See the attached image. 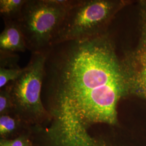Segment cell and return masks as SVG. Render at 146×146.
Here are the masks:
<instances>
[{
	"label": "cell",
	"instance_id": "1",
	"mask_svg": "<svg viewBox=\"0 0 146 146\" xmlns=\"http://www.w3.org/2000/svg\"><path fill=\"white\" fill-rule=\"evenodd\" d=\"M45 54L42 100L51 139L58 146H98L89 128L117 124V104L129 94L114 43L106 33L54 44Z\"/></svg>",
	"mask_w": 146,
	"mask_h": 146
},
{
	"label": "cell",
	"instance_id": "2",
	"mask_svg": "<svg viewBox=\"0 0 146 146\" xmlns=\"http://www.w3.org/2000/svg\"><path fill=\"white\" fill-rule=\"evenodd\" d=\"M74 0H27L17 20L31 52L52 46L66 12Z\"/></svg>",
	"mask_w": 146,
	"mask_h": 146
},
{
	"label": "cell",
	"instance_id": "3",
	"mask_svg": "<svg viewBox=\"0 0 146 146\" xmlns=\"http://www.w3.org/2000/svg\"><path fill=\"white\" fill-rule=\"evenodd\" d=\"M123 4L121 1L74 0L67 11L52 46L106 33L108 25Z\"/></svg>",
	"mask_w": 146,
	"mask_h": 146
},
{
	"label": "cell",
	"instance_id": "4",
	"mask_svg": "<svg viewBox=\"0 0 146 146\" xmlns=\"http://www.w3.org/2000/svg\"><path fill=\"white\" fill-rule=\"evenodd\" d=\"M45 60V52H31L25 72L8 84L14 114L25 123H40L52 119L42 100Z\"/></svg>",
	"mask_w": 146,
	"mask_h": 146
},
{
	"label": "cell",
	"instance_id": "5",
	"mask_svg": "<svg viewBox=\"0 0 146 146\" xmlns=\"http://www.w3.org/2000/svg\"><path fill=\"white\" fill-rule=\"evenodd\" d=\"M140 37L133 50L125 52L121 58L125 74L129 94L146 101V1L139 10Z\"/></svg>",
	"mask_w": 146,
	"mask_h": 146
},
{
	"label": "cell",
	"instance_id": "6",
	"mask_svg": "<svg viewBox=\"0 0 146 146\" xmlns=\"http://www.w3.org/2000/svg\"><path fill=\"white\" fill-rule=\"evenodd\" d=\"M5 28L0 34V50L25 52L26 42L17 21H3Z\"/></svg>",
	"mask_w": 146,
	"mask_h": 146
},
{
	"label": "cell",
	"instance_id": "7",
	"mask_svg": "<svg viewBox=\"0 0 146 146\" xmlns=\"http://www.w3.org/2000/svg\"><path fill=\"white\" fill-rule=\"evenodd\" d=\"M27 0H0V14L3 21H17Z\"/></svg>",
	"mask_w": 146,
	"mask_h": 146
},
{
	"label": "cell",
	"instance_id": "8",
	"mask_svg": "<svg viewBox=\"0 0 146 146\" xmlns=\"http://www.w3.org/2000/svg\"><path fill=\"white\" fill-rule=\"evenodd\" d=\"M22 123H25L15 114L0 115V134L3 137L15 131Z\"/></svg>",
	"mask_w": 146,
	"mask_h": 146
},
{
	"label": "cell",
	"instance_id": "9",
	"mask_svg": "<svg viewBox=\"0 0 146 146\" xmlns=\"http://www.w3.org/2000/svg\"><path fill=\"white\" fill-rule=\"evenodd\" d=\"M14 113V105L11 97L10 86L8 84L0 89V115Z\"/></svg>",
	"mask_w": 146,
	"mask_h": 146
},
{
	"label": "cell",
	"instance_id": "10",
	"mask_svg": "<svg viewBox=\"0 0 146 146\" xmlns=\"http://www.w3.org/2000/svg\"><path fill=\"white\" fill-rule=\"evenodd\" d=\"M26 70L23 68H0V88H2L11 82L19 78Z\"/></svg>",
	"mask_w": 146,
	"mask_h": 146
},
{
	"label": "cell",
	"instance_id": "11",
	"mask_svg": "<svg viewBox=\"0 0 146 146\" xmlns=\"http://www.w3.org/2000/svg\"><path fill=\"white\" fill-rule=\"evenodd\" d=\"M19 59L16 52L0 50V68H20L18 64Z\"/></svg>",
	"mask_w": 146,
	"mask_h": 146
},
{
	"label": "cell",
	"instance_id": "12",
	"mask_svg": "<svg viewBox=\"0 0 146 146\" xmlns=\"http://www.w3.org/2000/svg\"><path fill=\"white\" fill-rule=\"evenodd\" d=\"M0 146H30V142L26 136L22 135L12 140L2 139Z\"/></svg>",
	"mask_w": 146,
	"mask_h": 146
}]
</instances>
